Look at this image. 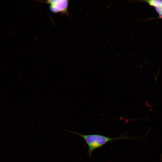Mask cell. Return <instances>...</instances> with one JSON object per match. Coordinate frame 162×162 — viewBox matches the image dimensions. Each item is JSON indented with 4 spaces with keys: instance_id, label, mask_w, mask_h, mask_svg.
<instances>
[{
    "instance_id": "1",
    "label": "cell",
    "mask_w": 162,
    "mask_h": 162,
    "mask_svg": "<svg viewBox=\"0 0 162 162\" xmlns=\"http://www.w3.org/2000/svg\"><path fill=\"white\" fill-rule=\"evenodd\" d=\"M66 131L77 135L85 140L88 148L87 154L91 158L93 152L96 149L102 147L110 141L129 139L126 136H121L115 138H110L98 134H84L76 132L64 130Z\"/></svg>"
},
{
    "instance_id": "2",
    "label": "cell",
    "mask_w": 162,
    "mask_h": 162,
    "mask_svg": "<svg viewBox=\"0 0 162 162\" xmlns=\"http://www.w3.org/2000/svg\"><path fill=\"white\" fill-rule=\"evenodd\" d=\"M49 5V8L54 13L69 15L68 8L69 1L67 0H48L44 1Z\"/></svg>"
},
{
    "instance_id": "3",
    "label": "cell",
    "mask_w": 162,
    "mask_h": 162,
    "mask_svg": "<svg viewBox=\"0 0 162 162\" xmlns=\"http://www.w3.org/2000/svg\"><path fill=\"white\" fill-rule=\"evenodd\" d=\"M146 1L151 5L154 6L155 7L162 6V0H147Z\"/></svg>"
},
{
    "instance_id": "4",
    "label": "cell",
    "mask_w": 162,
    "mask_h": 162,
    "mask_svg": "<svg viewBox=\"0 0 162 162\" xmlns=\"http://www.w3.org/2000/svg\"><path fill=\"white\" fill-rule=\"evenodd\" d=\"M155 8L159 14L162 13V6L155 7Z\"/></svg>"
},
{
    "instance_id": "5",
    "label": "cell",
    "mask_w": 162,
    "mask_h": 162,
    "mask_svg": "<svg viewBox=\"0 0 162 162\" xmlns=\"http://www.w3.org/2000/svg\"><path fill=\"white\" fill-rule=\"evenodd\" d=\"M159 16L160 18H162V13L159 14Z\"/></svg>"
}]
</instances>
